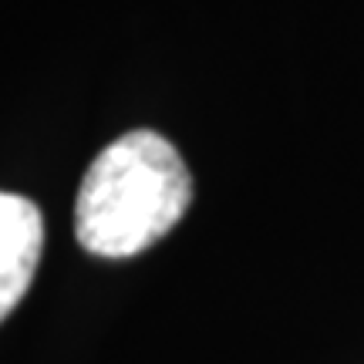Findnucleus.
<instances>
[{"mask_svg": "<svg viewBox=\"0 0 364 364\" xmlns=\"http://www.w3.org/2000/svg\"><path fill=\"white\" fill-rule=\"evenodd\" d=\"M41 250H44L41 209L27 196L0 193V324L24 300L38 270Z\"/></svg>", "mask_w": 364, "mask_h": 364, "instance_id": "nucleus-2", "label": "nucleus"}, {"mask_svg": "<svg viewBox=\"0 0 364 364\" xmlns=\"http://www.w3.org/2000/svg\"><path fill=\"white\" fill-rule=\"evenodd\" d=\"M193 203V176L152 129L125 132L88 166L75 199V236L95 257L125 260L156 247Z\"/></svg>", "mask_w": 364, "mask_h": 364, "instance_id": "nucleus-1", "label": "nucleus"}]
</instances>
